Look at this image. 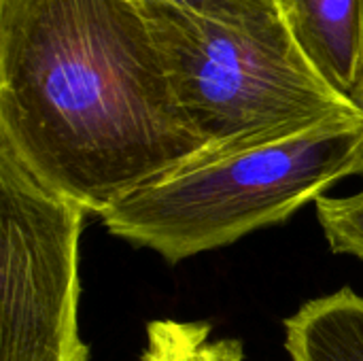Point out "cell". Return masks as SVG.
I'll return each instance as SVG.
<instances>
[{
	"label": "cell",
	"instance_id": "obj_1",
	"mask_svg": "<svg viewBox=\"0 0 363 361\" xmlns=\"http://www.w3.org/2000/svg\"><path fill=\"white\" fill-rule=\"evenodd\" d=\"M0 147L102 217L208 145L140 0H0Z\"/></svg>",
	"mask_w": 363,
	"mask_h": 361
},
{
	"label": "cell",
	"instance_id": "obj_2",
	"mask_svg": "<svg viewBox=\"0 0 363 361\" xmlns=\"http://www.w3.org/2000/svg\"><path fill=\"white\" fill-rule=\"evenodd\" d=\"M140 2L179 104L208 153L363 117L306 55L285 0H234L211 13Z\"/></svg>",
	"mask_w": 363,
	"mask_h": 361
},
{
	"label": "cell",
	"instance_id": "obj_3",
	"mask_svg": "<svg viewBox=\"0 0 363 361\" xmlns=\"http://www.w3.org/2000/svg\"><path fill=\"white\" fill-rule=\"evenodd\" d=\"M362 145L363 117H355L232 151H202L115 204L102 223L113 236L179 264L287 221L353 177Z\"/></svg>",
	"mask_w": 363,
	"mask_h": 361
},
{
	"label": "cell",
	"instance_id": "obj_4",
	"mask_svg": "<svg viewBox=\"0 0 363 361\" xmlns=\"http://www.w3.org/2000/svg\"><path fill=\"white\" fill-rule=\"evenodd\" d=\"M89 213L0 147V361H87L79 245Z\"/></svg>",
	"mask_w": 363,
	"mask_h": 361
},
{
	"label": "cell",
	"instance_id": "obj_5",
	"mask_svg": "<svg viewBox=\"0 0 363 361\" xmlns=\"http://www.w3.org/2000/svg\"><path fill=\"white\" fill-rule=\"evenodd\" d=\"M294 32L319 72L359 104L363 91V0H285Z\"/></svg>",
	"mask_w": 363,
	"mask_h": 361
},
{
	"label": "cell",
	"instance_id": "obj_6",
	"mask_svg": "<svg viewBox=\"0 0 363 361\" xmlns=\"http://www.w3.org/2000/svg\"><path fill=\"white\" fill-rule=\"evenodd\" d=\"M291 361H363V298L345 287L285 319Z\"/></svg>",
	"mask_w": 363,
	"mask_h": 361
},
{
	"label": "cell",
	"instance_id": "obj_7",
	"mask_svg": "<svg viewBox=\"0 0 363 361\" xmlns=\"http://www.w3.org/2000/svg\"><path fill=\"white\" fill-rule=\"evenodd\" d=\"M140 361H247V355L238 340L213 338L208 323L157 319L147 326Z\"/></svg>",
	"mask_w": 363,
	"mask_h": 361
},
{
	"label": "cell",
	"instance_id": "obj_8",
	"mask_svg": "<svg viewBox=\"0 0 363 361\" xmlns=\"http://www.w3.org/2000/svg\"><path fill=\"white\" fill-rule=\"evenodd\" d=\"M319 223L330 249L363 262V187L353 196H319L315 200Z\"/></svg>",
	"mask_w": 363,
	"mask_h": 361
},
{
	"label": "cell",
	"instance_id": "obj_9",
	"mask_svg": "<svg viewBox=\"0 0 363 361\" xmlns=\"http://www.w3.org/2000/svg\"><path fill=\"white\" fill-rule=\"evenodd\" d=\"M160 2L181 6V9H191L196 13H211V11H217V9H221L234 0H160Z\"/></svg>",
	"mask_w": 363,
	"mask_h": 361
},
{
	"label": "cell",
	"instance_id": "obj_10",
	"mask_svg": "<svg viewBox=\"0 0 363 361\" xmlns=\"http://www.w3.org/2000/svg\"><path fill=\"white\" fill-rule=\"evenodd\" d=\"M363 177V145L362 149H359V153H357V162H355V168H353V177Z\"/></svg>",
	"mask_w": 363,
	"mask_h": 361
},
{
	"label": "cell",
	"instance_id": "obj_11",
	"mask_svg": "<svg viewBox=\"0 0 363 361\" xmlns=\"http://www.w3.org/2000/svg\"><path fill=\"white\" fill-rule=\"evenodd\" d=\"M359 106H362V109H363V91H362V100H359Z\"/></svg>",
	"mask_w": 363,
	"mask_h": 361
}]
</instances>
